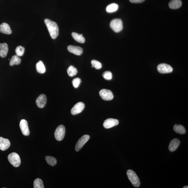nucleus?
<instances>
[{
  "instance_id": "nucleus-1",
  "label": "nucleus",
  "mask_w": 188,
  "mask_h": 188,
  "mask_svg": "<svg viewBox=\"0 0 188 188\" xmlns=\"http://www.w3.org/2000/svg\"><path fill=\"white\" fill-rule=\"evenodd\" d=\"M44 22L51 37L53 39H56L59 35V28L57 24L47 19H45Z\"/></svg>"
},
{
  "instance_id": "nucleus-2",
  "label": "nucleus",
  "mask_w": 188,
  "mask_h": 188,
  "mask_svg": "<svg viewBox=\"0 0 188 188\" xmlns=\"http://www.w3.org/2000/svg\"><path fill=\"white\" fill-rule=\"evenodd\" d=\"M126 174L129 180H130L132 184L135 187H139L140 183L139 178L135 172L131 170H129L127 171Z\"/></svg>"
},
{
  "instance_id": "nucleus-3",
  "label": "nucleus",
  "mask_w": 188,
  "mask_h": 188,
  "mask_svg": "<svg viewBox=\"0 0 188 188\" xmlns=\"http://www.w3.org/2000/svg\"><path fill=\"white\" fill-rule=\"evenodd\" d=\"M110 26L112 30L116 33L119 32L123 28V22L122 20L119 19H115L112 20Z\"/></svg>"
},
{
  "instance_id": "nucleus-4",
  "label": "nucleus",
  "mask_w": 188,
  "mask_h": 188,
  "mask_svg": "<svg viewBox=\"0 0 188 188\" xmlns=\"http://www.w3.org/2000/svg\"><path fill=\"white\" fill-rule=\"evenodd\" d=\"M8 159L9 162L15 167H19L21 164V159L20 156L15 152H13L8 155Z\"/></svg>"
},
{
  "instance_id": "nucleus-5",
  "label": "nucleus",
  "mask_w": 188,
  "mask_h": 188,
  "mask_svg": "<svg viewBox=\"0 0 188 188\" xmlns=\"http://www.w3.org/2000/svg\"><path fill=\"white\" fill-rule=\"evenodd\" d=\"M65 132V127L62 125L59 126L54 132L56 139L59 141H62L64 139Z\"/></svg>"
},
{
  "instance_id": "nucleus-6",
  "label": "nucleus",
  "mask_w": 188,
  "mask_h": 188,
  "mask_svg": "<svg viewBox=\"0 0 188 188\" xmlns=\"http://www.w3.org/2000/svg\"><path fill=\"white\" fill-rule=\"evenodd\" d=\"M99 95L102 99L105 101L111 100L114 98L112 92L110 90L103 89L99 92Z\"/></svg>"
},
{
  "instance_id": "nucleus-7",
  "label": "nucleus",
  "mask_w": 188,
  "mask_h": 188,
  "mask_svg": "<svg viewBox=\"0 0 188 188\" xmlns=\"http://www.w3.org/2000/svg\"><path fill=\"white\" fill-rule=\"evenodd\" d=\"M90 138V136L87 135H84L81 137L77 142L75 147V151H80V149L89 140Z\"/></svg>"
},
{
  "instance_id": "nucleus-8",
  "label": "nucleus",
  "mask_w": 188,
  "mask_h": 188,
  "mask_svg": "<svg viewBox=\"0 0 188 188\" xmlns=\"http://www.w3.org/2000/svg\"><path fill=\"white\" fill-rule=\"evenodd\" d=\"M158 72L162 74L170 73L173 69L170 65L166 63H161L158 65L157 67Z\"/></svg>"
},
{
  "instance_id": "nucleus-9",
  "label": "nucleus",
  "mask_w": 188,
  "mask_h": 188,
  "mask_svg": "<svg viewBox=\"0 0 188 188\" xmlns=\"http://www.w3.org/2000/svg\"><path fill=\"white\" fill-rule=\"evenodd\" d=\"M85 107L84 104L82 102H79L75 105L72 109L71 114L75 115L82 112Z\"/></svg>"
},
{
  "instance_id": "nucleus-10",
  "label": "nucleus",
  "mask_w": 188,
  "mask_h": 188,
  "mask_svg": "<svg viewBox=\"0 0 188 188\" xmlns=\"http://www.w3.org/2000/svg\"><path fill=\"white\" fill-rule=\"evenodd\" d=\"M20 127L22 134L24 135L28 136L30 133L28 122L25 119H22L20 122Z\"/></svg>"
},
{
  "instance_id": "nucleus-11",
  "label": "nucleus",
  "mask_w": 188,
  "mask_h": 188,
  "mask_svg": "<svg viewBox=\"0 0 188 188\" xmlns=\"http://www.w3.org/2000/svg\"><path fill=\"white\" fill-rule=\"evenodd\" d=\"M119 123V121L116 119L110 118L105 120L103 124L104 128L110 129L117 126Z\"/></svg>"
},
{
  "instance_id": "nucleus-12",
  "label": "nucleus",
  "mask_w": 188,
  "mask_h": 188,
  "mask_svg": "<svg viewBox=\"0 0 188 188\" xmlns=\"http://www.w3.org/2000/svg\"><path fill=\"white\" fill-rule=\"evenodd\" d=\"M46 96L44 94H42L38 97L36 100V104L38 107L44 108L46 104Z\"/></svg>"
},
{
  "instance_id": "nucleus-13",
  "label": "nucleus",
  "mask_w": 188,
  "mask_h": 188,
  "mask_svg": "<svg viewBox=\"0 0 188 188\" xmlns=\"http://www.w3.org/2000/svg\"><path fill=\"white\" fill-rule=\"evenodd\" d=\"M67 49L70 53H73L76 55L80 56L83 53L82 48L80 46L69 45L68 46Z\"/></svg>"
},
{
  "instance_id": "nucleus-14",
  "label": "nucleus",
  "mask_w": 188,
  "mask_h": 188,
  "mask_svg": "<svg viewBox=\"0 0 188 188\" xmlns=\"http://www.w3.org/2000/svg\"><path fill=\"white\" fill-rule=\"evenodd\" d=\"M10 142L8 139L0 137V149L5 151L9 148L10 146Z\"/></svg>"
},
{
  "instance_id": "nucleus-15",
  "label": "nucleus",
  "mask_w": 188,
  "mask_h": 188,
  "mask_svg": "<svg viewBox=\"0 0 188 188\" xmlns=\"http://www.w3.org/2000/svg\"><path fill=\"white\" fill-rule=\"evenodd\" d=\"M0 32L9 35L12 33V31L8 24L6 23H3L0 25Z\"/></svg>"
},
{
  "instance_id": "nucleus-16",
  "label": "nucleus",
  "mask_w": 188,
  "mask_h": 188,
  "mask_svg": "<svg viewBox=\"0 0 188 188\" xmlns=\"http://www.w3.org/2000/svg\"><path fill=\"white\" fill-rule=\"evenodd\" d=\"M180 142L178 139H174L172 140L170 143L169 149L170 151L173 152L177 149L179 146H180Z\"/></svg>"
},
{
  "instance_id": "nucleus-17",
  "label": "nucleus",
  "mask_w": 188,
  "mask_h": 188,
  "mask_svg": "<svg viewBox=\"0 0 188 188\" xmlns=\"http://www.w3.org/2000/svg\"><path fill=\"white\" fill-rule=\"evenodd\" d=\"M8 51V45L6 43H0V56L5 58L7 55Z\"/></svg>"
},
{
  "instance_id": "nucleus-18",
  "label": "nucleus",
  "mask_w": 188,
  "mask_h": 188,
  "mask_svg": "<svg viewBox=\"0 0 188 188\" xmlns=\"http://www.w3.org/2000/svg\"><path fill=\"white\" fill-rule=\"evenodd\" d=\"M182 5V2L181 0H171L169 4L170 8L173 9L179 8Z\"/></svg>"
},
{
  "instance_id": "nucleus-19",
  "label": "nucleus",
  "mask_w": 188,
  "mask_h": 188,
  "mask_svg": "<svg viewBox=\"0 0 188 188\" xmlns=\"http://www.w3.org/2000/svg\"><path fill=\"white\" fill-rule=\"evenodd\" d=\"M72 37L76 42L81 43H83L85 42V38L83 36L82 34L80 35L78 33L73 32L72 33Z\"/></svg>"
},
{
  "instance_id": "nucleus-20",
  "label": "nucleus",
  "mask_w": 188,
  "mask_h": 188,
  "mask_svg": "<svg viewBox=\"0 0 188 188\" xmlns=\"http://www.w3.org/2000/svg\"><path fill=\"white\" fill-rule=\"evenodd\" d=\"M36 70L40 74H43L46 71V69L43 63L41 61H40L36 65Z\"/></svg>"
},
{
  "instance_id": "nucleus-21",
  "label": "nucleus",
  "mask_w": 188,
  "mask_h": 188,
  "mask_svg": "<svg viewBox=\"0 0 188 188\" xmlns=\"http://www.w3.org/2000/svg\"><path fill=\"white\" fill-rule=\"evenodd\" d=\"M174 130L175 132L180 134H184L186 132L184 127L181 125L175 124L174 126Z\"/></svg>"
},
{
  "instance_id": "nucleus-22",
  "label": "nucleus",
  "mask_w": 188,
  "mask_h": 188,
  "mask_svg": "<svg viewBox=\"0 0 188 188\" xmlns=\"http://www.w3.org/2000/svg\"><path fill=\"white\" fill-rule=\"evenodd\" d=\"M119 8L117 4L113 3L108 5L106 8V11L108 13H113L116 12Z\"/></svg>"
},
{
  "instance_id": "nucleus-23",
  "label": "nucleus",
  "mask_w": 188,
  "mask_h": 188,
  "mask_svg": "<svg viewBox=\"0 0 188 188\" xmlns=\"http://www.w3.org/2000/svg\"><path fill=\"white\" fill-rule=\"evenodd\" d=\"M21 62V59L17 56H13L10 62V65L12 66L14 65H18Z\"/></svg>"
},
{
  "instance_id": "nucleus-24",
  "label": "nucleus",
  "mask_w": 188,
  "mask_h": 188,
  "mask_svg": "<svg viewBox=\"0 0 188 188\" xmlns=\"http://www.w3.org/2000/svg\"><path fill=\"white\" fill-rule=\"evenodd\" d=\"M45 160L47 164L51 166H55L57 164V161L56 158L51 156H46L45 157Z\"/></svg>"
},
{
  "instance_id": "nucleus-25",
  "label": "nucleus",
  "mask_w": 188,
  "mask_h": 188,
  "mask_svg": "<svg viewBox=\"0 0 188 188\" xmlns=\"http://www.w3.org/2000/svg\"><path fill=\"white\" fill-rule=\"evenodd\" d=\"M67 73L70 77H73L78 73V70L72 65H71L67 69Z\"/></svg>"
},
{
  "instance_id": "nucleus-26",
  "label": "nucleus",
  "mask_w": 188,
  "mask_h": 188,
  "mask_svg": "<svg viewBox=\"0 0 188 188\" xmlns=\"http://www.w3.org/2000/svg\"><path fill=\"white\" fill-rule=\"evenodd\" d=\"M33 187L34 188H44V186L42 180L40 178H37L33 183Z\"/></svg>"
},
{
  "instance_id": "nucleus-27",
  "label": "nucleus",
  "mask_w": 188,
  "mask_h": 188,
  "mask_svg": "<svg viewBox=\"0 0 188 188\" xmlns=\"http://www.w3.org/2000/svg\"><path fill=\"white\" fill-rule=\"evenodd\" d=\"M25 50L24 47L21 46H18L15 49V53L18 56H21L24 55Z\"/></svg>"
},
{
  "instance_id": "nucleus-28",
  "label": "nucleus",
  "mask_w": 188,
  "mask_h": 188,
  "mask_svg": "<svg viewBox=\"0 0 188 188\" xmlns=\"http://www.w3.org/2000/svg\"><path fill=\"white\" fill-rule=\"evenodd\" d=\"M91 63L92 65V67H94L97 69H100L102 67L101 63L98 61L94 60H92L91 62Z\"/></svg>"
},
{
  "instance_id": "nucleus-29",
  "label": "nucleus",
  "mask_w": 188,
  "mask_h": 188,
  "mask_svg": "<svg viewBox=\"0 0 188 188\" xmlns=\"http://www.w3.org/2000/svg\"><path fill=\"white\" fill-rule=\"evenodd\" d=\"M102 76L104 79L107 80H112V72L109 71L104 72L102 75Z\"/></svg>"
},
{
  "instance_id": "nucleus-30",
  "label": "nucleus",
  "mask_w": 188,
  "mask_h": 188,
  "mask_svg": "<svg viewBox=\"0 0 188 188\" xmlns=\"http://www.w3.org/2000/svg\"><path fill=\"white\" fill-rule=\"evenodd\" d=\"M81 82V79L79 78H76L74 79L72 81V84L74 87L77 88L78 87Z\"/></svg>"
},
{
  "instance_id": "nucleus-31",
  "label": "nucleus",
  "mask_w": 188,
  "mask_h": 188,
  "mask_svg": "<svg viewBox=\"0 0 188 188\" xmlns=\"http://www.w3.org/2000/svg\"><path fill=\"white\" fill-rule=\"evenodd\" d=\"M131 3H141L144 2L145 0H129Z\"/></svg>"
},
{
  "instance_id": "nucleus-32",
  "label": "nucleus",
  "mask_w": 188,
  "mask_h": 188,
  "mask_svg": "<svg viewBox=\"0 0 188 188\" xmlns=\"http://www.w3.org/2000/svg\"><path fill=\"white\" fill-rule=\"evenodd\" d=\"M188 188V186H185L184 187H183V188Z\"/></svg>"
}]
</instances>
